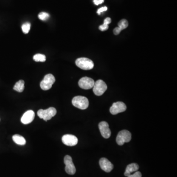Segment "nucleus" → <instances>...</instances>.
Here are the masks:
<instances>
[{
	"instance_id": "nucleus-9",
	"label": "nucleus",
	"mask_w": 177,
	"mask_h": 177,
	"mask_svg": "<svg viewBox=\"0 0 177 177\" xmlns=\"http://www.w3.org/2000/svg\"><path fill=\"white\" fill-rule=\"evenodd\" d=\"M95 81L92 78L84 77L81 78L79 81L78 85L83 89L89 90L93 88Z\"/></svg>"
},
{
	"instance_id": "nucleus-8",
	"label": "nucleus",
	"mask_w": 177,
	"mask_h": 177,
	"mask_svg": "<svg viewBox=\"0 0 177 177\" xmlns=\"http://www.w3.org/2000/svg\"><path fill=\"white\" fill-rule=\"evenodd\" d=\"M126 109L127 106L124 102L121 101L116 102L113 103L110 107V112L112 115H116L125 111Z\"/></svg>"
},
{
	"instance_id": "nucleus-6",
	"label": "nucleus",
	"mask_w": 177,
	"mask_h": 177,
	"mask_svg": "<svg viewBox=\"0 0 177 177\" xmlns=\"http://www.w3.org/2000/svg\"><path fill=\"white\" fill-rule=\"evenodd\" d=\"M107 89L106 83L102 80H98L95 82L93 87V92L95 95L101 96L105 92Z\"/></svg>"
},
{
	"instance_id": "nucleus-10",
	"label": "nucleus",
	"mask_w": 177,
	"mask_h": 177,
	"mask_svg": "<svg viewBox=\"0 0 177 177\" xmlns=\"http://www.w3.org/2000/svg\"><path fill=\"white\" fill-rule=\"evenodd\" d=\"M61 140L64 145L68 146H74L78 143V139L76 136L71 134H66L62 137Z\"/></svg>"
},
{
	"instance_id": "nucleus-19",
	"label": "nucleus",
	"mask_w": 177,
	"mask_h": 177,
	"mask_svg": "<svg viewBox=\"0 0 177 177\" xmlns=\"http://www.w3.org/2000/svg\"><path fill=\"white\" fill-rule=\"evenodd\" d=\"M128 21L126 19H122L118 22V27L121 30V31L125 29L128 27Z\"/></svg>"
},
{
	"instance_id": "nucleus-22",
	"label": "nucleus",
	"mask_w": 177,
	"mask_h": 177,
	"mask_svg": "<svg viewBox=\"0 0 177 177\" xmlns=\"http://www.w3.org/2000/svg\"><path fill=\"white\" fill-rule=\"evenodd\" d=\"M127 177H142V174L141 172L139 171H136L133 174H130Z\"/></svg>"
},
{
	"instance_id": "nucleus-20",
	"label": "nucleus",
	"mask_w": 177,
	"mask_h": 177,
	"mask_svg": "<svg viewBox=\"0 0 177 177\" xmlns=\"http://www.w3.org/2000/svg\"><path fill=\"white\" fill-rule=\"evenodd\" d=\"M31 23L29 22H26L23 24L22 25L23 32L24 33V34H28L31 29Z\"/></svg>"
},
{
	"instance_id": "nucleus-16",
	"label": "nucleus",
	"mask_w": 177,
	"mask_h": 177,
	"mask_svg": "<svg viewBox=\"0 0 177 177\" xmlns=\"http://www.w3.org/2000/svg\"><path fill=\"white\" fill-rule=\"evenodd\" d=\"M24 84H25L24 81L22 80H20L16 83L13 87V89L18 92H22L23 91H24V87H25Z\"/></svg>"
},
{
	"instance_id": "nucleus-5",
	"label": "nucleus",
	"mask_w": 177,
	"mask_h": 177,
	"mask_svg": "<svg viewBox=\"0 0 177 177\" xmlns=\"http://www.w3.org/2000/svg\"><path fill=\"white\" fill-rule=\"evenodd\" d=\"M55 82V77L51 74H48L45 76L42 81L40 83L41 89L47 91L50 89L53 84Z\"/></svg>"
},
{
	"instance_id": "nucleus-18",
	"label": "nucleus",
	"mask_w": 177,
	"mask_h": 177,
	"mask_svg": "<svg viewBox=\"0 0 177 177\" xmlns=\"http://www.w3.org/2000/svg\"><path fill=\"white\" fill-rule=\"evenodd\" d=\"M33 59L36 62H44L46 61V56L41 54H36L33 57Z\"/></svg>"
},
{
	"instance_id": "nucleus-25",
	"label": "nucleus",
	"mask_w": 177,
	"mask_h": 177,
	"mask_svg": "<svg viewBox=\"0 0 177 177\" xmlns=\"http://www.w3.org/2000/svg\"><path fill=\"white\" fill-rule=\"evenodd\" d=\"M104 0H93V3L96 5H98L99 4H101L103 3Z\"/></svg>"
},
{
	"instance_id": "nucleus-23",
	"label": "nucleus",
	"mask_w": 177,
	"mask_h": 177,
	"mask_svg": "<svg viewBox=\"0 0 177 177\" xmlns=\"http://www.w3.org/2000/svg\"><path fill=\"white\" fill-rule=\"evenodd\" d=\"M107 10V7H101V9H99L98 10L97 13L98 15H101V13H102L103 11H106Z\"/></svg>"
},
{
	"instance_id": "nucleus-21",
	"label": "nucleus",
	"mask_w": 177,
	"mask_h": 177,
	"mask_svg": "<svg viewBox=\"0 0 177 177\" xmlns=\"http://www.w3.org/2000/svg\"><path fill=\"white\" fill-rule=\"evenodd\" d=\"M38 17L39 19L42 21H45L46 20L48 19L49 17V14L48 13H45V12H41V13H39Z\"/></svg>"
},
{
	"instance_id": "nucleus-2",
	"label": "nucleus",
	"mask_w": 177,
	"mask_h": 177,
	"mask_svg": "<svg viewBox=\"0 0 177 177\" xmlns=\"http://www.w3.org/2000/svg\"><path fill=\"white\" fill-rule=\"evenodd\" d=\"M57 114V110L54 107H50L45 110L40 109L38 112V116L45 121H47L54 117Z\"/></svg>"
},
{
	"instance_id": "nucleus-7",
	"label": "nucleus",
	"mask_w": 177,
	"mask_h": 177,
	"mask_svg": "<svg viewBox=\"0 0 177 177\" xmlns=\"http://www.w3.org/2000/svg\"><path fill=\"white\" fill-rule=\"evenodd\" d=\"M64 163L66 165L65 170L66 172L69 175H74L76 172V168L71 156L68 155L65 156Z\"/></svg>"
},
{
	"instance_id": "nucleus-4",
	"label": "nucleus",
	"mask_w": 177,
	"mask_h": 177,
	"mask_svg": "<svg viewBox=\"0 0 177 177\" xmlns=\"http://www.w3.org/2000/svg\"><path fill=\"white\" fill-rule=\"evenodd\" d=\"M131 134L127 130H123L120 131L116 138V142L120 146H122L125 143H128L131 140Z\"/></svg>"
},
{
	"instance_id": "nucleus-1",
	"label": "nucleus",
	"mask_w": 177,
	"mask_h": 177,
	"mask_svg": "<svg viewBox=\"0 0 177 177\" xmlns=\"http://www.w3.org/2000/svg\"><path fill=\"white\" fill-rule=\"evenodd\" d=\"M73 105L81 110L86 109L89 106V101L85 96H76L72 100Z\"/></svg>"
},
{
	"instance_id": "nucleus-12",
	"label": "nucleus",
	"mask_w": 177,
	"mask_h": 177,
	"mask_svg": "<svg viewBox=\"0 0 177 177\" xmlns=\"http://www.w3.org/2000/svg\"><path fill=\"white\" fill-rule=\"evenodd\" d=\"M99 165L102 170L106 172L109 173L113 169L112 163L106 158H101L99 160Z\"/></svg>"
},
{
	"instance_id": "nucleus-11",
	"label": "nucleus",
	"mask_w": 177,
	"mask_h": 177,
	"mask_svg": "<svg viewBox=\"0 0 177 177\" xmlns=\"http://www.w3.org/2000/svg\"><path fill=\"white\" fill-rule=\"evenodd\" d=\"M98 127L99 131L103 137L106 139L109 138L111 134V132L109 128L108 124L106 121H101L99 123Z\"/></svg>"
},
{
	"instance_id": "nucleus-15",
	"label": "nucleus",
	"mask_w": 177,
	"mask_h": 177,
	"mask_svg": "<svg viewBox=\"0 0 177 177\" xmlns=\"http://www.w3.org/2000/svg\"><path fill=\"white\" fill-rule=\"evenodd\" d=\"M13 139L14 142L17 144V145L23 146L26 143L25 139L21 135L19 134H15L13 136Z\"/></svg>"
},
{
	"instance_id": "nucleus-3",
	"label": "nucleus",
	"mask_w": 177,
	"mask_h": 177,
	"mask_svg": "<svg viewBox=\"0 0 177 177\" xmlns=\"http://www.w3.org/2000/svg\"><path fill=\"white\" fill-rule=\"evenodd\" d=\"M76 65L82 70H92L94 67L93 61L87 58H80L77 59L76 61Z\"/></svg>"
},
{
	"instance_id": "nucleus-13",
	"label": "nucleus",
	"mask_w": 177,
	"mask_h": 177,
	"mask_svg": "<svg viewBox=\"0 0 177 177\" xmlns=\"http://www.w3.org/2000/svg\"><path fill=\"white\" fill-rule=\"evenodd\" d=\"M35 116V112L33 110H28L24 113L21 118V122L25 124H30L34 120Z\"/></svg>"
},
{
	"instance_id": "nucleus-17",
	"label": "nucleus",
	"mask_w": 177,
	"mask_h": 177,
	"mask_svg": "<svg viewBox=\"0 0 177 177\" xmlns=\"http://www.w3.org/2000/svg\"><path fill=\"white\" fill-rule=\"evenodd\" d=\"M111 22V18H109V17L105 18L104 20V23L102 25H101L99 27V29L101 31H106L109 28L108 25L110 24Z\"/></svg>"
},
{
	"instance_id": "nucleus-14",
	"label": "nucleus",
	"mask_w": 177,
	"mask_h": 177,
	"mask_svg": "<svg viewBox=\"0 0 177 177\" xmlns=\"http://www.w3.org/2000/svg\"><path fill=\"white\" fill-rule=\"evenodd\" d=\"M139 168V165L137 163H131L128 165L126 168V171L124 172V176L127 177L131 174V173L133 172L137 171Z\"/></svg>"
},
{
	"instance_id": "nucleus-24",
	"label": "nucleus",
	"mask_w": 177,
	"mask_h": 177,
	"mask_svg": "<svg viewBox=\"0 0 177 177\" xmlns=\"http://www.w3.org/2000/svg\"><path fill=\"white\" fill-rule=\"evenodd\" d=\"M121 31V30L120 29V28H118V27L115 28L114 30H113V33H114V35H118L120 34Z\"/></svg>"
}]
</instances>
